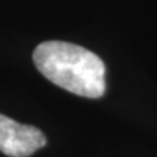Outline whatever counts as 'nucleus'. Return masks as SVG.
Segmentation results:
<instances>
[{
  "label": "nucleus",
  "instance_id": "obj_1",
  "mask_svg": "<svg viewBox=\"0 0 157 157\" xmlns=\"http://www.w3.org/2000/svg\"><path fill=\"white\" fill-rule=\"evenodd\" d=\"M32 58L44 77L74 95L96 99L106 90L103 61L80 45L45 41L35 48Z\"/></svg>",
  "mask_w": 157,
  "mask_h": 157
},
{
  "label": "nucleus",
  "instance_id": "obj_2",
  "mask_svg": "<svg viewBox=\"0 0 157 157\" xmlns=\"http://www.w3.org/2000/svg\"><path fill=\"white\" fill-rule=\"evenodd\" d=\"M47 144L42 131L0 113V151L9 157H28Z\"/></svg>",
  "mask_w": 157,
  "mask_h": 157
}]
</instances>
